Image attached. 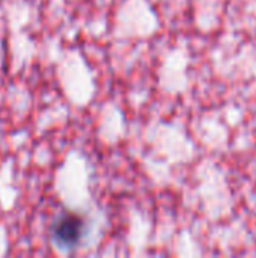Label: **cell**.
<instances>
[{
    "mask_svg": "<svg viewBox=\"0 0 256 258\" xmlns=\"http://www.w3.org/2000/svg\"><path fill=\"white\" fill-rule=\"evenodd\" d=\"M83 231V222L80 218L74 216V215H68L65 218H62L54 228V234L56 239L62 243V245H75L81 236Z\"/></svg>",
    "mask_w": 256,
    "mask_h": 258,
    "instance_id": "6da1fadb",
    "label": "cell"
}]
</instances>
